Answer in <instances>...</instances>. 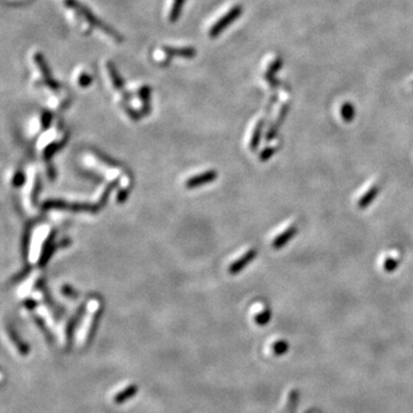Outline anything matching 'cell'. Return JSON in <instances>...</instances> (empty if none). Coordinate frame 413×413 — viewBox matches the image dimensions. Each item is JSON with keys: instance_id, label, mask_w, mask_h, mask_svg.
<instances>
[{"instance_id": "52a82bcc", "label": "cell", "mask_w": 413, "mask_h": 413, "mask_svg": "<svg viewBox=\"0 0 413 413\" xmlns=\"http://www.w3.org/2000/svg\"><path fill=\"white\" fill-rule=\"evenodd\" d=\"M107 69L109 71V76H111L112 78V82L114 88L117 89V90H123V86H124V83H123V79L118 74V71L115 67V64H114L112 61H108L107 62Z\"/></svg>"}, {"instance_id": "6da1fadb", "label": "cell", "mask_w": 413, "mask_h": 413, "mask_svg": "<svg viewBox=\"0 0 413 413\" xmlns=\"http://www.w3.org/2000/svg\"><path fill=\"white\" fill-rule=\"evenodd\" d=\"M64 3H66V5H68L69 7L74 8L75 11H77L80 15H82L85 20L90 23V25H92L93 27H96V28H98V29L106 32L107 35L113 37L114 39H116L117 41L123 40L121 34H118V32L114 30L112 27H109L108 25H106V23H103L101 20H99V18L94 15V14L90 11L86 6H85V5L79 3L78 0H64Z\"/></svg>"}, {"instance_id": "3957f363", "label": "cell", "mask_w": 413, "mask_h": 413, "mask_svg": "<svg viewBox=\"0 0 413 413\" xmlns=\"http://www.w3.org/2000/svg\"><path fill=\"white\" fill-rule=\"evenodd\" d=\"M34 60H35V62H36V64H37V67L39 68L40 73H41V75H42V77H44L46 84L49 85V86H50L51 89H53V90L59 89V88H60V84H59L58 82H56V80L52 79L51 70H50L49 66H47V62H46V60H45V58H44V55H42L41 53H39V52H38V53H35Z\"/></svg>"}, {"instance_id": "9c48e42d", "label": "cell", "mask_w": 413, "mask_h": 413, "mask_svg": "<svg viewBox=\"0 0 413 413\" xmlns=\"http://www.w3.org/2000/svg\"><path fill=\"white\" fill-rule=\"evenodd\" d=\"M139 96L142 100V103H144V108H142V111L145 113L149 112V97H150V88L149 86H142L139 90Z\"/></svg>"}, {"instance_id": "277c9868", "label": "cell", "mask_w": 413, "mask_h": 413, "mask_svg": "<svg viewBox=\"0 0 413 413\" xmlns=\"http://www.w3.org/2000/svg\"><path fill=\"white\" fill-rule=\"evenodd\" d=\"M217 177V173L212 170H209V171L199 173L198 176H193V177L188 178L186 180V187L187 188H197L199 186H202V185H206L208 183L215 180Z\"/></svg>"}, {"instance_id": "7a4b0ae2", "label": "cell", "mask_w": 413, "mask_h": 413, "mask_svg": "<svg viewBox=\"0 0 413 413\" xmlns=\"http://www.w3.org/2000/svg\"><path fill=\"white\" fill-rule=\"evenodd\" d=\"M242 14V7L240 5H236V6L232 7L229 12L224 14L220 20L213 23V26L209 30V37L210 38H216L218 35H221L223 31H224L227 27L232 25L236 18H238Z\"/></svg>"}, {"instance_id": "ba28073f", "label": "cell", "mask_w": 413, "mask_h": 413, "mask_svg": "<svg viewBox=\"0 0 413 413\" xmlns=\"http://www.w3.org/2000/svg\"><path fill=\"white\" fill-rule=\"evenodd\" d=\"M185 3H186V0H173L171 11H170V14H169V21L170 22L175 23V22L178 21L180 14H182V9L184 7Z\"/></svg>"}, {"instance_id": "30bf717a", "label": "cell", "mask_w": 413, "mask_h": 413, "mask_svg": "<svg viewBox=\"0 0 413 413\" xmlns=\"http://www.w3.org/2000/svg\"><path fill=\"white\" fill-rule=\"evenodd\" d=\"M91 83H92L91 76H90L86 73L80 74L79 78H78V84H79L80 88H88V86H90V85H91Z\"/></svg>"}, {"instance_id": "5b68a950", "label": "cell", "mask_w": 413, "mask_h": 413, "mask_svg": "<svg viewBox=\"0 0 413 413\" xmlns=\"http://www.w3.org/2000/svg\"><path fill=\"white\" fill-rule=\"evenodd\" d=\"M163 51L169 56H178V58H185V59H192L197 54V51H195V49H193V47H183V49H177V47L164 46Z\"/></svg>"}, {"instance_id": "8992f818", "label": "cell", "mask_w": 413, "mask_h": 413, "mask_svg": "<svg viewBox=\"0 0 413 413\" xmlns=\"http://www.w3.org/2000/svg\"><path fill=\"white\" fill-rule=\"evenodd\" d=\"M254 255H255V251H254V250H249L248 253H246L245 255H242L241 258L234 260V262L230 265L229 272H231V273H236L238 271H240V270L245 267L246 263H249V262H250V259L254 257Z\"/></svg>"}, {"instance_id": "7c38bea8", "label": "cell", "mask_w": 413, "mask_h": 413, "mask_svg": "<svg viewBox=\"0 0 413 413\" xmlns=\"http://www.w3.org/2000/svg\"><path fill=\"white\" fill-rule=\"evenodd\" d=\"M51 120H52V116H51L50 113H44V114H42L41 124H42V127H44V129H46V127L50 126Z\"/></svg>"}, {"instance_id": "8fae6325", "label": "cell", "mask_w": 413, "mask_h": 413, "mask_svg": "<svg viewBox=\"0 0 413 413\" xmlns=\"http://www.w3.org/2000/svg\"><path fill=\"white\" fill-rule=\"evenodd\" d=\"M23 180H25V176H23V173L21 171H16L14 173L12 183L14 186H18V185H21L23 183Z\"/></svg>"}]
</instances>
